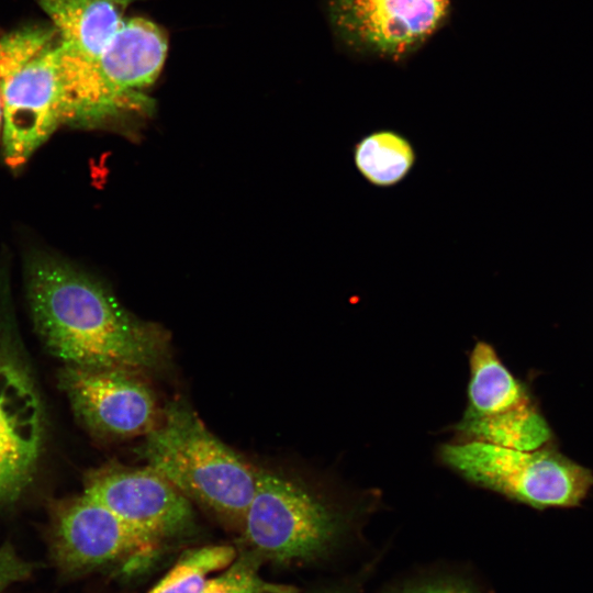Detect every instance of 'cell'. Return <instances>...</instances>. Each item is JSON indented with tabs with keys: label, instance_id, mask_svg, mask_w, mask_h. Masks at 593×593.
I'll return each mask as SVG.
<instances>
[{
	"label": "cell",
	"instance_id": "6da1fadb",
	"mask_svg": "<svg viewBox=\"0 0 593 593\" xmlns=\"http://www.w3.org/2000/svg\"><path fill=\"white\" fill-rule=\"evenodd\" d=\"M25 281L35 329L66 365L139 371L165 360L167 333L131 314L102 282L65 260L32 255Z\"/></svg>",
	"mask_w": 593,
	"mask_h": 593
},
{
	"label": "cell",
	"instance_id": "7a4b0ae2",
	"mask_svg": "<svg viewBox=\"0 0 593 593\" xmlns=\"http://www.w3.org/2000/svg\"><path fill=\"white\" fill-rule=\"evenodd\" d=\"M142 456L190 502L240 529L258 469L213 435L187 403L176 400L163 410Z\"/></svg>",
	"mask_w": 593,
	"mask_h": 593
},
{
	"label": "cell",
	"instance_id": "3957f363",
	"mask_svg": "<svg viewBox=\"0 0 593 593\" xmlns=\"http://www.w3.org/2000/svg\"><path fill=\"white\" fill-rule=\"evenodd\" d=\"M2 157L22 167L66 123L59 40L54 27L26 26L0 37Z\"/></svg>",
	"mask_w": 593,
	"mask_h": 593
},
{
	"label": "cell",
	"instance_id": "277c9868",
	"mask_svg": "<svg viewBox=\"0 0 593 593\" xmlns=\"http://www.w3.org/2000/svg\"><path fill=\"white\" fill-rule=\"evenodd\" d=\"M362 502L333 503L303 483L258 469L239 530L255 552L266 558L281 562L310 559L353 527Z\"/></svg>",
	"mask_w": 593,
	"mask_h": 593
},
{
	"label": "cell",
	"instance_id": "5b68a950",
	"mask_svg": "<svg viewBox=\"0 0 593 593\" xmlns=\"http://www.w3.org/2000/svg\"><path fill=\"white\" fill-rule=\"evenodd\" d=\"M438 457L466 481L538 510L578 506L593 486L589 469L545 446L519 450L455 440L440 445Z\"/></svg>",
	"mask_w": 593,
	"mask_h": 593
},
{
	"label": "cell",
	"instance_id": "8992f818",
	"mask_svg": "<svg viewBox=\"0 0 593 593\" xmlns=\"http://www.w3.org/2000/svg\"><path fill=\"white\" fill-rule=\"evenodd\" d=\"M465 413L454 427L458 441H482L519 450L545 446L551 432L526 388L503 363L494 347L478 342L469 356Z\"/></svg>",
	"mask_w": 593,
	"mask_h": 593
},
{
	"label": "cell",
	"instance_id": "52a82bcc",
	"mask_svg": "<svg viewBox=\"0 0 593 593\" xmlns=\"http://www.w3.org/2000/svg\"><path fill=\"white\" fill-rule=\"evenodd\" d=\"M59 40L67 123L86 126L99 63L134 0H36Z\"/></svg>",
	"mask_w": 593,
	"mask_h": 593
},
{
	"label": "cell",
	"instance_id": "ba28073f",
	"mask_svg": "<svg viewBox=\"0 0 593 593\" xmlns=\"http://www.w3.org/2000/svg\"><path fill=\"white\" fill-rule=\"evenodd\" d=\"M158 544L83 492L51 506V553L66 577H78L110 562L141 561Z\"/></svg>",
	"mask_w": 593,
	"mask_h": 593
},
{
	"label": "cell",
	"instance_id": "9c48e42d",
	"mask_svg": "<svg viewBox=\"0 0 593 593\" xmlns=\"http://www.w3.org/2000/svg\"><path fill=\"white\" fill-rule=\"evenodd\" d=\"M138 371L65 365L59 385L80 424L104 440L146 436L163 410Z\"/></svg>",
	"mask_w": 593,
	"mask_h": 593
},
{
	"label": "cell",
	"instance_id": "30bf717a",
	"mask_svg": "<svg viewBox=\"0 0 593 593\" xmlns=\"http://www.w3.org/2000/svg\"><path fill=\"white\" fill-rule=\"evenodd\" d=\"M83 493L157 542L184 532L193 522L191 502L148 466L92 470L86 475Z\"/></svg>",
	"mask_w": 593,
	"mask_h": 593
},
{
	"label": "cell",
	"instance_id": "8fae6325",
	"mask_svg": "<svg viewBox=\"0 0 593 593\" xmlns=\"http://www.w3.org/2000/svg\"><path fill=\"white\" fill-rule=\"evenodd\" d=\"M44 412L26 366L0 343V505L15 502L40 459Z\"/></svg>",
	"mask_w": 593,
	"mask_h": 593
},
{
	"label": "cell",
	"instance_id": "7c38bea8",
	"mask_svg": "<svg viewBox=\"0 0 593 593\" xmlns=\"http://www.w3.org/2000/svg\"><path fill=\"white\" fill-rule=\"evenodd\" d=\"M447 4L448 0H331V13L345 35L395 56L432 33Z\"/></svg>",
	"mask_w": 593,
	"mask_h": 593
},
{
	"label": "cell",
	"instance_id": "4fadbf2b",
	"mask_svg": "<svg viewBox=\"0 0 593 593\" xmlns=\"http://www.w3.org/2000/svg\"><path fill=\"white\" fill-rule=\"evenodd\" d=\"M415 158L410 141L389 130L366 135L354 148L358 171L377 187H392L402 181L413 168Z\"/></svg>",
	"mask_w": 593,
	"mask_h": 593
},
{
	"label": "cell",
	"instance_id": "5bb4252c",
	"mask_svg": "<svg viewBox=\"0 0 593 593\" xmlns=\"http://www.w3.org/2000/svg\"><path fill=\"white\" fill-rule=\"evenodd\" d=\"M236 559L228 545L204 546L183 552L176 564L148 593H198L214 571L224 570Z\"/></svg>",
	"mask_w": 593,
	"mask_h": 593
},
{
	"label": "cell",
	"instance_id": "9a60e30c",
	"mask_svg": "<svg viewBox=\"0 0 593 593\" xmlns=\"http://www.w3.org/2000/svg\"><path fill=\"white\" fill-rule=\"evenodd\" d=\"M257 570L255 557H236L220 575L209 578L198 593H292L289 586L262 580Z\"/></svg>",
	"mask_w": 593,
	"mask_h": 593
},
{
	"label": "cell",
	"instance_id": "2e32d148",
	"mask_svg": "<svg viewBox=\"0 0 593 593\" xmlns=\"http://www.w3.org/2000/svg\"><path fill=\"white\" fill-rule=\"evenodd\" d=\"M33 566L23 560L10 545L0 547V593L31 577Z\"/></svg>",
	"mask_w": 593,
	"mask_h": 593
},
{
	"label": "cell",
	"instance_id": "e0dca14e",
	"mask_svg": "<svg viewBox=\"0 0 593 593\" xmlns=\"http://www.w3.org/2000/svg\"><path fill=\"white\" fill-rule=\"evenodd\" d=\"M398 593H479L462 581L432 580L406 586Z\"/></svg>",
	"mask_w": 593,
	"mask_h": 593
},
{
	"label": "cell",
	"instance_id": "ac0fdd59",
	"mask_svg": "<svg viewBox=\"0 0 593 593\" xmlns=\"http://www.w3.org/2000/svg\"><path fill=\"white\" fill-rule=\"evenodd\" d=\"M2 124H3V111H2V99H1V92H0V138L2 133Z\"/></svg>",
	"mask_w": 593,
	"mask_h": 593
}]
</instances>
